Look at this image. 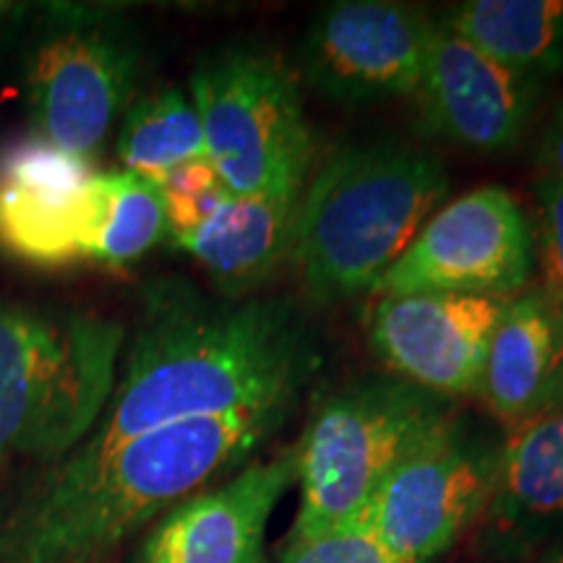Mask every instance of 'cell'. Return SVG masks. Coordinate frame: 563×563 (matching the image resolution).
I'll return each mask as SVG.
<instances>
[{"label": "cell", "instance_id": "11", "mask_svg": "<svg viewBox=\"0 0 563 563\" xmlns=\"http://www.w3.org/2000/svg\"><path fill=\"white\" fill-rule=\"evenodd\" d=\"M509 298L452 292L386 295L368 336L399 378L443 399L477 394L493 327Z\"/></svg>", "mask_w": 563, "mask_h": 563}, {"label": "cell", "instance_id": "5", "mask_svg": "<svg viewBox=\"0 0 563 563\" xmlns=\"http://www.w3.org/2000/svg\"><path fill=\"white\" fill-rule=\"evenodd\" d=\"M19 84L32 136L95 162L136 91L144 45L121 9L104 3H21Z\"/></svg>", "mask_w": 563, "mask_h": 563}, {"label": "cell", "instance_id": "8", "mask_svg": "<svg viewBox=\"0 0 563 563\" xmlns=\"http://www.w3.org/2000/svg\"><path fill=\"white\" fill-rule=\"evenodd\" d=\"M498 443L452 412L386 477L363 525L402 563H433L483 517Z\"/></svg>", "mask_w": 563, "mask_h": 563}, {"label": "cell", "instance_id": "13", "mask_svg": "<svg viewBox=\"0 0 563 563\" xmlns=\"http://www.w3.org/2000/svg\"><path fill=\"white\" fill-rule=\"evenodd\" d=\"M298 481V449L253 462L232 481L173 506L136 563H266V525Z\"/></svg>", "mask_w": 563, "mask_h": 563}, {"label": "cell", "instance_id": "24", "mask_svg": "<svg viewBox=\"0 0 563 563\" xmlns=\"http://www.w3.org/2000/svg\"><path fill=\"white\" fill-rule=\"evenodd\" d=\"M540 162H543V175H540V178H548L563 186V118L561 123L548 133Z\"/></svg>", "mask_w": 563, "mask_h": 563}, {"label": "cell", "instance_id": "10", "mask_svg": "<svg viewBox=\"0 0 563 563\" xmlns=\"http://www.w3.org/2000/svg\"><path fill=\"white\" fill-rule=\"evenodd\" d=\"M435 21L389 0L323 5L300 45V70L334 102L371 104L418 95Z\"/></svg>", "mask_w": 563, "mask_h": 563}, {"label": "cell", "instance_id": "15", "mask_svg": "<svg viewBox=\"0 0 563 563\" xmlns=\"http://www.w3.org/2000/svg\"><path fill=\"white\" fill-rule=\"evenodd\" d=\"M477 394L506 431L563 402V327L538 287L506 300Z\"/></svg>", "mask_w": 563, "mask_h": 563}, {"label": "cell", "instance_id": "22", "mask_svg": "<svg viewBox=\"0 0 563 563\" xmlns=\"http://www.w3.org/2000/svg\"><path fill=\"white\" fill-rule=\"evenodd\" d=\"M538 203V256L543 269V285L538 290L563 327V186L540 178Z\"/></svg>", "mask_w": 563, "mask_h": 563}, {"label": "cell", "instance_id": "2", "mask_svg": "<svg viewBox=\"0 0 563 563\" xmlns=\"http://www.w3.org/2000/svg\"><path fill=\"white\" fill-rule=\"evenodd\" d=\"M295 402L157 428L100 456L68 454L0 525V563H87L249 460Z\"/></svg>", "mask_w": 563, "mask_h": 563}, {"label": "cell", "instance_id": "14", "mask_svg": "<svg viewBox=\"0 0 563 563\" xmlns=\"http://www.w3.org/2000/svg\"><path fill=\"white\" fill-rule=\"evenodd\" d=\"M418 95L443 139L464 150L504 152L522 136L532 87L435 21Z\"/></svg>", "mask_w": 563, "mask_h": 563}, {"label": "cell", "instance_id": "1", "mask_svg": "<svg viewBox=\"0 0 563 563\" xmlns=\"http://www.w3.org/2000/svg\"><path fill=\"white\" fill-rule=\"evenodd\" d=\"M319 365L298 308L282 298L211 300L186 279H154L115 386L76 456L175 422L295 402Z\"/></svg>", "mask_w": 563, "mask_h": 563}, {"label": "cell", "instance_id": "20", "mask_svg": "<svg viewBox=\"0 0 563 563\" xmlns=\"http://www.w3.org/2000/svg\"><path fill=\"white\" fill-rule=\"evenodd\" d=\"M207 157L199 112L178 87L139 97L123 112L118 159L123 170L159 183L175 167Z\"/></svg>", "mask_w": 563, "mask_h": 563}, {"label": "cell", "instance_id": "26", "mask_svg": "<svg viewBox=\"0 0 563 563\" xmlns=\"http://www.w3.org/2000/svg\"><path fill=\"white\" fill-rule=\"evenodd\" d=\"M545 563H563V551H559L555 555H551V559H548Z\"/></svg>", "mask_w": 563, "mask_h": 563}, {"label": "cell", "instance_id": "3", "mask_svg": "<svg viewBox=\"0 0 563 563\" xmlns=\"http://www.w3.org/2000/svg\"><path fill=\"white\" fill-rule=\"evenodd\" d=\"M449 180L433 154L407 144L350 146L300 194L290 256L313 300H344L378 279L415 241Z\"/></svg>", "mask_w": 563, "mask_h": 563}, {"label": "cell", "instance_id": "9", "mask_svg": "<svg viewBox=\"0 0 563 563\" xmlns=\"http://www.w3.org/2000/svg\"><path fill=\"white\" fill-rule=\"evenodd\" d=\"M532 264L534 238L519 201L483 186L435 211L373 292L514 298L530 282Z\"/></svg>", "mask_w": 563, "mask_h": 563}, {"label": "cell", "instance_id": "19", "mask_svg": "<svg viewBox=\"0 0 563 563\" xmlns=\"http://www.w3.org/2000/svg\"><path fill=\"white\" fill-rule=\"evenodd\" d=\"M167 235L170 228L157 183L129 170L95 173L87 264L108 269L136 264Z\"/></svg>", "mask_w": 563, "mask_h": 563}, {"label": "cell", "instance_id": "4", "mask_svg": "<svg viewBox=\"0 0 563 563\" xmlns=\"http://www.w3.org/2000/svg\"><path fill=\"white\" fill-rule=\"evenodd\" d=\"M125 347L100 313L0 300V464L60 462L95 431Z\"/></svg>", "mask_w": 563, "mask_h": 563}, {"label": "cell", "instance_id": "6", "mask_svg": "<svg viewBox=\"0 0 563 563\" xmlns=\"http://www.w3.org/2000/svg\"><path fill=\"white\" fill-rule=\"evenodd\" d=\"M449 415V399L399 376L357 378L329 391L295 443L300 509L290 540L363 522L394 467Z\"/></svg>", "mask_w": 563, "mask_h": 563}, {"label": "cell", "instance_id": "7", "mask_svg": "<svg viewBox=\"0 0 563 563\" xmlns=\"http://www.w3.org/2000/svg\"><path fill=\"white\" fill-rule=\"evenodd\" d=\"M203 150L232 196L302 194L316 141L295 74L277 53L235 45L191 76Z\"/></svg>", "mask_w": 563, "mask_h": 563}, {"label": "cell", "instance_id": "16", "mask_svg": "<svg viewBox=\"0 0 563 563\" xmlns=\"http://www.w3.org/2000/svg\"><path fill=\"white\" fill-rule=\"evenodd\" d=\"M483 519L506 551L563 532V402L506 431Z\"/></svg>", "mask_w": 563, "mask_h": 563}, {"label": "cell", "instance_id": "18", "mask_svg": "<svg viewBox=\"0 0 563 563\" xmlns=\"http://www.w3.org/2000/svg\"><path fill=\"white\" fill-rule=\"evenodd\" d=\"M443 24L525 79L563 60V0H473Z\"/></svg>", "mask_w": 563, "mask_h": 563}, {"label": "cell", "instance_id": "21", "mask_svg": "<svg viewBox=\"0 0 563 563\" xmlns=\"http://www.w3.org/2000/svg\"><path fill=\"white\" fill-rule=\"evenodd\" d=\"M279 563H402L363 522L336 527L308 540H287Z\"/></svg>", "mask_w": 563, "mask_h": 563}, {"label": "cell", "instance_id": "25", "mask_svg": "<svg viewBox=\"0 0 563 563\" xmlns=\"http://www.w3.org/2000/svg\"><path fill=\"white\" fill-rule=\"evenodd\" d=\"M16 9H19V3L0 0V32L9 30V24H11V19H13V13H16Z\"/></svg>", "mask_w": 563, "mask_h": 563}, {"label": "cell", "instance_id": "17", "mask_svg": "<svg viewBox=\"0 0 563 563\" xmlns=\"http://www.w3.org/2000/svg\"><path fill=\"white\" fill-rule=\"evenodd\" d=\"M300 194L228 196L207 222L173 241L224 298H249L285 256H290Z\"/></svg>", "mask_w": 563, "mask_h": 563}, {"label": "cell", "instance_id": "12", "mask_svg": "<svg viewBox=\"0 0 563 563\" xmlns=\"http://www.w3.org/2000/svg\"><path fill=\"white\" fill-rule=\"evenodd\" d=\"M91 162L37 136L0 150V253L40 269L87 264Z\"/></svg>", "mask_w": 563, "mask_h": 563}, {"label": "cell", "instance_id": "23", "mask_svg": "<svg viewBox=\"0 0 563 563\" xmlns=\"http://www.w3.org/2000/svg\"><path fill=\"white\" fill-rule=\"evenodd\" d=\"M157 186L165 201H188L222 188V180L220 175H217L214 165H211L207 157H201L175 167L173 173H167L165 178L157 183Z\"/></svg>", "mask_w": 563, "mask_h": 563}]
</instances>
